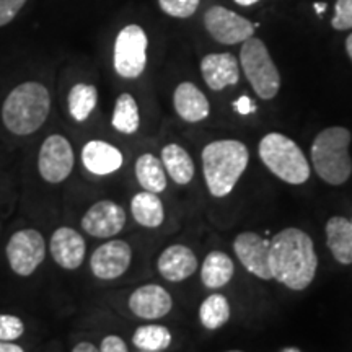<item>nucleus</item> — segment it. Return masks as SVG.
I'll return each mask as SVG.
<instances>
[{
	"instance_id": "f257e3e1",
	"label": "nucleus",
	"mask_w": 352,
	"mask_h": 352,
	"mask_svg": "<svg viewBox=\"0 0 352 352\" xmlns=\"http://www.w3.org/2000/svg\"><path fill=\"white\" fill-rule=\"evenodd\" d=\"M270 266L272 279L290 290H303L311 284L318 267L314 241L300 228L290 227L271 240Z\"/></svg>"
},
{
	"instance_id": "f03ea898",
	"label": "nucleus",
	"mask_w": 352,
	"mask_h": 352,
	"mask_svg": "<svg viewBox=\"0 0 352 352\" xmlns=\"http://www.w3.org/2000/svg\"><path fill=\"white\" fill-rule=\"evenodd\" d=\"M248 148L240 140H215L202 151V168L209 192L226 197L239 183L248 165Z\"/></svg>"
},
{
	"instance_id": "7ed1b4c3",
	"label": "nucleus",
	"mask_w": 352,
	"mask_h": 352,
	"mask_svg": "<svg viewBox=\"0 0 352 352\" xmlns=\"http://www.w3.org/2000/svg\"><path fill=\"white\" fill-rule=\"evenodd\" d=\"M51 96L38 82H25L8 94L2 107L3 124L12 134L30 135L50 116Z\"/></svg>"
},
{
	"instance_id": "20e7f679",
	"label": "nucleus",
	"mask_w": 352,
	"mask_h": 352,
	"mask_svg": "<svg viewBox=\"0 0 352 352\" xmlns=\"http://www.w3.org/2000/svg\"><path fill=\"white\" fill-rule=\"evenodd\" d=\"M349 144L351 132L346 127H328L316 135L311 145V162L323 182L340 186L349 179L352 173Z\"/></svg>"
},
{
	"instance_id": "39448f33",
	"label": "nucleus",
	"mask_w": 352,
	"mask_h": 352,
	"mask_svg": "<svg viewBox=\"0 0 352 352\" xmlns=\"http://www.w3.org/2000/svg\"><path fill=\"white\" fill-rule=\"evenodd\" d=\"M259 158L272 175L289 184H303L310 178V165L302 148L279 132H271L261 139Z\"/></svg>"
},
{
	"instance_id": "423d86ee",
	"label": "nucleus",
	"mask_w": 352,
	"mask_h": 352,
	"mask_svg": "<svg viewBox=\"0 0 352 352\" xmlns=\"http://www.w3.org/2000/svg\"><path fill=\"white\" fill-rule=\"evenodd\" d=\"M240 63L253 90L263 100H272L280 88V76L272 63L270 51L258 38L243 41L240 51Z\"/></svg>"
},
{
	"instance_id": "0eeeda50",
	"label": "nucleus",
	"mask_w": 352,
	"mask_h": 352,
	"mask_svg": "<svg viewBox=\"0 0 352 352\" xmlns=\"http://www.w3.org/2000/svg\"><path fill=\"white\" fill-rule=\"evenodd\" d=\"M147 34L139 25H127L114 41V70L122 78H138L147 65Z\"/></svg>"
},
{
	"instance_id": "6e6552de",
	"label": "nucleus",
	"mask_w": 352,
	"mask_h": 352,
	"mask_svg": "<svg viewBox=\"0 0 352 352\" xmlns=\"http://www.w3.org/2000/svg\"><path fill=\"white\" fill-rule=\"evenodd\" d=\"M7 259L12 271L21 277L32 276L46 256V243L34 228H25L13 233L7 243Z\"/></svg>"
},
{
	"instance_id": "1a4fd4ad",
	"label": "nucleus",
	"mask_w": 352,
	"mask_h": 352,
	"mask_svg": "<svg viewBox=\"0 0 352 352\" xmlns=\"http://www.w3.org/2000/svg\"><path fill=\"white\" fill-rule=\"evenodd\" d=\"M74 168L72 145L64 135L52 134L44 140L38 155V170L47 183H63Z\"/></svg>"
},
{
	"instance_id": "9d476101",
	"label": "nucleus",
	"mask_w": 352,
	"mask_h": 352,
	"mask_svg": "<svg viewBox=\"0 0 352 352\" xmlns=\"http://www.w3.org/2000/svg\"><path fill=\"white\" fill-rule=\"evenodd\" d=\"M204 25L210 36L222 44L243 43L253 36L254 26L239 13L226 7H210L204 15Z\"/></svg>"
},
{
	"instance_id": "9b49d317",
	"label": "nucleus",
	"mask_w": 352,
	"mask_h": 352,
	"mask_svg": "<svg viewBox=\"0 0 352 352\" xmlns=\"http://www.w3.org/2000/svg\"><path fill=\"white\" fill-rule=\"evenodd\" d=\"M270 248L271 240L263 239L261 235L253 232H243L233 241V250L239 256L240 263L259 279H272L270 266Z\"/></svg>"
},
{
	"instance_id": "f8f14e48",
	"label": "nucleus",
	"mask_w": 352,
	"mask_h": 352,
	"mask_svg": "<svg viewBox=\"0 0 352 352\" xmlns=\"http://www.w3.org/2000/svg\"><path fill=\"white\" fill-rule=\"evenodd\" d=\"M132 250L122 240H111L95 250L90 258V270L95 277L103 280L116 279L129 270Z\"/></svg>"
},
{
	"instance_id": "ddd939ff",
	"label": "nucleus",
	"mask_w": 352,
	"mask_h": 352,
	"mask_svg": "<svg viewBox=\"0 0 352 352\" xmlns=\"http://www.w3.org/2000/svg\"><path fill=\"white\" fill-rule=\"evenodd\" d=\"M126 226V212L114 201L95 202L82 219V228L96 239H109L118 235Z\"/></svg>"
},
{
	"instance_id": "4468645a",
	"label": "nucleus",
	"mask_w": 352,
	"mask_h": 352,
	"mask_svg": "<svg viewBox=\"0 0 352 352\" xmlns=\"http://www.w3.org/2000/svg\"><path fill=\"white\" fill-rule=\"evenodd\" d=\"M173 300L162 285L148 284L135 289L129 297V308L135 316L144 320H157L168 315Z\"/></svg>"
},
{
	"instance_id": "2eb2a0df",
	"label": "nucleus",
	"mask_w": 352,
	"mask_h": 352,
	"mask_svg": "<svg viewBox=\"0 0 352 352\" xmlns=\"http://www.w3.org/2000/svg\"><path fill=\"white\" fill-rule=\"evenodd\" d=\"M85 240L77 230L70 227H60L51 236V254L54 261L64 270H77L85 258Z\"/></svg>"
},
{
	"instance_id": "dca6fc26",
	"label": "nucleus",
	"mask_w": 352,
	"mask_h": 352,
	"mask_svg": "<svg viewBox=\"0 0 352 352\" xmlns=\"http://www.w3.org/2000/svg\"><path fill=\"white\" fill-rule=\"evenodd\" d=\"M201 72L208 87L214 91L235 85L240 78L239 60L230 52L206 56L201 63Z\"/></svg>"
},
{
	"instance_id": "f3484780",
	"label": "nucleus",
	"mask_w": 352,
	"mask_h": 352,
	"mask_svg": "<svg viewBox=\"0 0 352 352\" xmlns=\"http://www.w3.org/2000/svg\"><path fill=\"white\" fill-rule=\"evenodd\" d=\"M158 272L170 283H182L197 270V258L184 245H171L164 250L157 263Z\"/></svg>"
},
{
	"instance_id": "a211bd4d",
	"label": "nucleus",
	"mask_w": 352,
	"mask_h": 352,
	"mask_svg": "<svg viewBox=\"0 0 352 352\" xmlns=\"http://www.w3.org/2000/svg\"><path fill=\"white\" fill-rule=\"evenodd\" d=\"M83 166L94 175H111L122 166V153L114 145L103 140H90L82 151Z\"/></svg>"
},
{
	"instance_id": "6ab92c4d",
	"label": "nucleus",
	"mask_w": 352,
	"mask_h": 352,
	"mask_svg": "<svg viewBox=\"0 0 352 352\" xmlns=\"http://www.w3.org/2000/svg\"><path fill=\"white\" fill-rule=\"evenodd\" d=\"M176 113L186 122H199L209 116V101L195 83L183 82L176 87L173 95Z\"/></svg>"
},
{
	"instance_id": "aec40b11",
	"label": "nucleus",
	"mask_w": 352,
	"mask_h": 352,
	"mask_svg": "<svg viewBox=\"0 0 352 352\" xmlns=\"http://www.w3.org/2000/svg\"><path fill=\"white\" fill-rule=\"evenodd\" d=\"M327 243L334 259L352 264V223L346 217H331L327 223Z\"/></svg>"
},
{
	"instance_id": "412c9836",
	"label": "nucleus",
	"mask_w": 352,
	"mask_h": 352,
	"mask_svg": "<svg viewBox=\"0 0 352 352\" xmlns=\"http://www.w3.org/2000/svg\"><path fill=\"white\" fill-rule=\"evenodd\" d=\"M131 212L139 226L147 228H157L164 223L165 210L160 197L155 192H138L131 201Z\"/></svg>"
},
{
	"instance_id": "4be33fe9",
	"label": "nucleus",
	"mask_w": 352,
	"mask_h": 352,
	"mask_svg": "<svg viewBox=\"0 0 352 352\" xmlns=\"http://www.w3.org/2000/svg\"><path fill=\"white\" fill-rule=\"evenodd\" d=\"M162 164L176 184L184 186V184L191 183L192 176H195V162L183 147L176 144L165 145L162 151Z\"/></svg>"
},
{
	"instance_id": "5701e85b",
	"label": "nucleus",
	"mask_w": 352,
	"mask_h": 352,
	"mask_svg": "<svg viewBox=\"0 0 352 352\" xmlns=\"http://www.w3.org/2000/svg\"><path fill=\"white\" fill-rule=\"evenodd\" d=\"M233 271H235V266H233V261L228 254L223 252L209 253L204 263H202V284L208 289L223 287V285H227L232 280Z\"/></svg>"
},
{
	"instance_id": "b1692460",
	"label": "nucleus",
	"mask_w": 352,
	"mask_h": 352,
	"mask_svg": "<svg viewBox=\"0 0 352 352\" xmlns=\"http://www.w3.org/2000/svg\"><path fill=\"white\" fill-rule=\"evenodd\" d=\"M135 176L144 191L160 192L165 191L166 188V171L164 168L162 160H158L152 153H144L135 162Z\"/></svg>"
},
{
	"instance_id": "393cba45",
	"label": "nucleus",
	"mask_w": 352,
	"mask_h": 352,
	"mask_svg": "<svg viewBox=\"0 0 352 352\" xmlns=\"http://www.w3.org/2000/svg\"><path fill=\"white\" fill-rule=\"evenodd\" d=\"M69 113L74 120L83 122L88 120L98 101V91L94 85L88 83H77L69 91Z\"/></svg>"
},
{
	"instance_id": "a878e982",
	"label": "nucleus",
	"mask_w": 352,
	"mask_h": 352,
	"mask_svg": "<svg viewBox=\"0 0 352 352\" xmlns=\"http://www.w3.org/2000/svg\"><path fill=\"white\" fill-rule=\"evenodd\" d=\"M111 122L114 129L122 132V134H134V132H138L140 118L138 101L134 100V96L129 94H122L118 96Z\"/></svg>"
},
{
	"instance_id": "bb28decb",
	"label": "nucleus",
	"mask_w": 352,
	"mask_h": 352,
	"mask_svg": "<svg viewBox=\"0 0 352 352\" xmlns=\"http://www.w3.org/2000/svg\"><path fill=\"white\" fill-rule=\"evenodd\" d=\"M230 318V303L222 294H212L202 302L199 320L206 329H219Z\"/></svg>"
},
{
	"instance_id": "cd10ccee",
	"label": "nucleus",
	"mask_w": 352,
	"mask_h": 352,
	"mask_svg": "<svg viewBox=\"0 0 352 352\" xmlns=\"http://www.w3.org/2000/svg\"><path fill=\"white\" fill-rule=\"evenodd\" d=\"M132 342L139 351H165L171 344V333L160 324H145L135 329Z\"/></svg>"
},
{
	"instance_id": "c85d7f7f",
	"label": "nucleus",
	"mask_w": 352,
	"mask_h": 352,
	"mask_svg": "<svg viewBox=\"0 0 352 352\" xmlns=\"http://www.w3.org/2000/svg\"><path fill=\"white\" fill-rule=\"evenodd\" d=\"M158 6L166 15L175 19H189L199 7V0H158Z\"/></svg>"
},
{
	"instance_id": "c756f323",
	"label": "nucleus",
	"mask_w": 352,
	"mask_h": 352,
	"mask_svg": "<svg viewBox=\"0 0 352 352\" xmlns=\"http://www.w3.org/2000/svg\"><path fill=\"white\" fill-rule=\"evenodd\" d=\"M25 323L15 315H0V341H16L23 336Z\"/></svg>"
},
{
	"instance_id": "7c9ffc66",
	"label": "nucleus",
	"mask_w": 352,
	"mask_h": 352,
	"mask_svg": "<svg viewBox=\"0 0 352 352\" xmlns=\"http://www.w3.org/2000/svg\"><path fill=\"white\" fill-rule=\"evenodd\" d=\"M331 25L334 30H340V32L352 28V0H338Z\"/></svg>"
},
{
	"instance_id": "2f4dec72",
	"label": "nucleus",
	"mask_w": 352,
	"mask_h": 352,
	"mask_svg": "<svg viewBox=\"0 0 352 352\" xmlns=\"http://www.w3.org/2000/svg\"><path fill=\"white\" fill-rule=\"evenodd\" d=\"M25 3L26 0H0V26L10 23Z\"/></svg>"
},
{
	"instance_id": "473e14b6",
	"label": "nucleus",
	"mask_w": 352,
	"mask_h": 352,
	"mask_svg": "<svg viewBox=\"0 0 352 352\" xmlns=\"http://www.w3.org/2000/svg\"><path fill=\"white\" fill-rule=\"evenodd\" d=\"M100 352H129V351H127V346L126 342L122 341V338L109 334V336H107L103 341H101Z\"/></svg>"
},
{
	"instance_id": "72a5a7b5",
	"label": "nucleus",
	"mask_w": 352,
	"mask_h": 352,
	"mask_svg": "<svg viewBox=\"0 0 352 352\" xmlns=\"http://www.w3.org/2000/svg\"><path fill=\"white\" fill-rule=\"evenodd\" d=\"M233 108H235L236 113L243 114V116L256 111V104H254V101L250 100L246 95L240 96V98L236 100V101H233Z\"/></svg>"
},
{
	"instance_id": "f704fd0d",
	"label": "nucleus",
	"mask_w": 352,
	"mask_h": 352,
	"mask_svg": "<svg viewBox=\"0 0 352 352\" xmlns=\"http://www.w3.org/2000/svg\"><path fill=\"white\" fill-rule=\"evenodd\" d=\"M72 352H100V349L96 346L91 344V342H78V344L74 347Z\"/></svg>"
},
{
	"instance_id": "c9c22d12",
	"label": "nucleus",
	"mask_w": 352,
	"mask_h": 352,
	"mask_svg": "<svg viewBox=\"0 0 352 352\" xmlns=\"http://www.w3.org/2000/svg\"><path fill=\"white\" fill-rule=\"evenodd\" d=\"M0 352H25L23 347L19 344H13V342L0 341Z\"/></svg>"
},
{
	"instance_id": "e433bc0d",
	"label": "nucleus",
	"mask_w": 352,
	"mask_h": 352,
	"mask_svg": "<svg viewBox=\"0 0 352 352\" xmlns=\"http://www.w3.org/2000/svg\"><path fill=\"white\" fill-rule=\"evenodd\" d=\"M346 50H347V54H349L351 60H352V33L346 39Z\"/></svg>"
},
{
	"instance_id": "4c0bfd02",
	"label": "nucleus",
	"mask_w": 352,
	"mask_h": 352,
	"mask_svg": "<svg viewBox=\"0 0 352 352\" xmlns=\"http://www.w3.org/2000/svg\"><path fill=\"white\" fill-rule=\"evenodd\" d=\"M239 6H243V7H250V6H254V3H258L259 0H235Z\"/></svg>"
},
{
	"instance_id": "58836bf2",
	"label": "nucleus",
	"mask_w": 352,
	"mask_h": 352,
	"mask_svg": "<svg viewBox=\"0 0 352 352\" xmlns=\"http://www.w3.org/2000/svg\"><path fill=\"white\" fill-rule=\"evenodd\" d=\"M315 10H316V13H318V15H323V12H324V8H327V3H315Z\"/></svg>"
},
{
	"instance_id": "ea45409f",
	"label": "nucleus",
	"mask_w": 352,
	"mask_h": 352,
	"mask_svg": "<svg viewBox=\"0 0 352 352\" xmlns=\"http://www.w3.org/2000/svg\"><path fill=\"white\" fill-rule=\"evenodd\" d=\"M139 352H164V351H139Z\"/></svg>"
},
{
	"instance_id": "a19ab883",
	"label": "nucleus",
	"mask_w": 352,
	"mask_h": 352,
	"mask_svg": "<svg viewBox=\"0 0 352 352\" xmlns=\"http://www.w3.org/2000/svg\"><path fill=\"white\" fill-rule=\"evenodd\" d=\"M284 352H298L297 349H287V351H284Z\"/></svg>"
},
{
	"instance_id": "79ce46f5",
	"label": "nucleus",
	"mask_w": 352,
	"mask_h": 352,
	"mask_svg": "<svg viewBox=\"0 0 352 352\" xmlns=\"http://www.w3.org/2000/svg\"><path fill=\"white\" fill-rule=\"evenodd\" d=\"M227 352H241V351H227Z\"/></svg>"
},
{
	"instance_id": "37998d69",
	"label": "nucleus",
	"mask_w": 352,
	"mask_h": 352,
	"mask_svg": "<svg viewBox=\"0 0 352 352\" xmlns=\"http://www.w3.org/2000/svg\"><path fill=\"white\" fill-rule=\"evenodd\" d=\"M351 223H352V220H351Z\"/></svg>"
}]
</instances>
